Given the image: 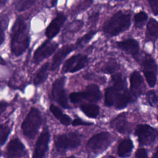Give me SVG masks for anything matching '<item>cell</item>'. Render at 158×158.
<instances>
[{
    "instance_id": "5bb4252c",
    "label": "cell",
    "mask_w": 158,
    "mask_h": 158,
    "mask_svg": "<svg viewBox=\"0 0 158 158\" xmlns=\"http://www.w3.org/2000/svg\"><path fill=\"white\" fill-rule=\"evenodd\" d=\"M130 92L135 98H138L142 94L143 80L140 73L134 71L130 78Z\"/></svg>"
},
{
    "instance_id": "ee69618b",
    "label": "cell",
    "mask_w": 158,
    "mask_h": 158,
    "mask_svg": "<svg viewBox=\"0 0 158 158\" xmlns=\"http://www.w3.org/2000/svg\"><path fill=\"white\" fill-rule=\"evenodd\" d=\"M117 1H123V0H117Z\"/></svg>"
},
{
    "instance_id": "d4e9b609",
    "label": "cell",
    "mask_w": 158,
    "mask_h": 158,
    "mask_svg": "<svg viewBox=\"0 0 158 158\" xmlns=\"http://www.w3.org/2000/svg\"><path fill=\"white\" fill-rule=\"evenodd\" d=\"M36 0H14V6L15 9L20 12L23 11L31 7Z\"/></svg>"
},
{
    "instance_id": "8fae6325",
    "label": "cell",
    "mask_w": 158,
    "mask_h": 158,
    "mask_svg": "<svg viewBox=\"0 0 158 158\" xmlns=\"http://www.w3.org/2000/svg\"><path fill=\"white\" fill-rule=\"evenodd\" d=\"M75 46L73 44H67L62 46L59 49L57 52L54 54L51 64L50 66L51 70H55L57 69L62 63V60L65 58V57L72 51L75 49Z\"/></svg>"
},
{
    "instance_id": "5b68a950",
    "label": "cell",
    "mask_w": 158,
    "mask_h": 158,
    "mask_svg": "<svg viewBox=\"0 0 158 158\" xmlns=\"http://www.w3.org/2000/svg\"><path fill=\"white\" fill-rule=\"evenodd\" d=\"M80 143L81 139L79 135L74 132L59 135L54 139L55 147L59 151L77 148L79 146Z\"/></svg>"
},
{
    "instance_id": "b9f144b4",
    "label": "cell",
    "mask_w": 158,
    "mask_h": 158,
    "mask_svg": "<svg viewBox=\"0 0 158 158\" xmlns=\"http://www.w3.org/2000/svg\"><path fill=\"white\" fill-rule=\"evenodd\" d=\"M7 1V0H0V7L3 6L4 5H5V4L6 3Z\"/></svg>"
},
{
    "instance_id": "ab89813d",
    "label": "cell",
    "mask_w": 158,
    "mask_h": 158,
    "mask_svg": "<svg viewBox=\"0 0 158 158\" xmlns=\"http://www.w3.org/2000/svg\"><path fill=\"white\" fill-rule=\"evenodd\" d=\"M7 105H8L7 103L6 102H4V101L0 102V115L5 110Z\"/></svg>"
},
{
    "instance_id": "44dd1931",
    "label": "cell",
    "mask_w": 158,
    "mask_h": 158,
    "mask_svg": "<svg viewBox=\"0 0 158 158\" xmlns=\"http://www.w3.org/2000/svg\"><path fill=\"white\" fill-rule=\"evenodd\" d=\"M49 67L48 62L43 64L36 72L33 79V83L35 85L43 83L48 77V71Z\"/></svg>"
},
{
    "instance_id": "603a6c76",
    "label": "cell",
    "mask_w": 158,
    "mask_h": 158,
    "mask_svg": "<svg viewBox=\"0 0 158 158\" xmlns=\"http://www.w3.org/2000/svg\"><path fill=\"white\" fill-rule=\"evenodd\" d=\"M112 81L113 83V87L117 91H120L127 89V83L121 73H117L112 75Z\"/></svg>"
},
{
    "instance_id": "60d3db41",
    "label": "cell",
    "mask_w": 158,
    "mask_h": 158,
    "mask_svg": "<svg viewBox=\"0 0 158 158\" xmlns=\"http://www.w3.org/2000/svg\"><path fill=\"white\" fill-rule=\"evenodd\" d=\"M45 1L46 3V5L51 7L54 6L56 3L57 0H45Z\"/></svg>"
},
{
    "instance_id": "30bf717a",
    "label": "cell",
    "mask_w": 158,
    "mask_h": 158,
    "mask_svg": "<svg viewBox=\"0 0 158 158\" xmlns=\"http://www.w3.org/2000/svg\"><path fill=\"white\" fill-rule=\"evenodd\" d=\"M65 20L66 16L60 13L51 21L45 31V35L49 40L53 38L57 35Z\"/></svg>"
},
{
    "instance_id": "9a60e30c",
    "label": "cell",
    "mask_w": 158,
    "mask_h": 158,
    "mask_svg": "<svg viewBox=\"0 0 158 158\" xmlns=\"http://www.w3.org/2000/svg\"><path fill=\"white\" fill-rule=\"evenodd\" d=\"M117 47L126 52L136 56L139 52V44L138 41L134 39H127L116 43Z\"/></svg>"
},
{
    "instance_id": "7a4b0ae2",
    "label": "cell",
    "mask_w": 158,
    "mask_h": 158,
    "mask_svg": "<svg viewBox=\"0 0 158 158\" xmlns=\"http://www.w3.org/2000/svg\"><path fill=\"white\" fill-rule=\"evenodd\" d=\"M130 24V15L119 11L106 22L104 25L103 30L110 36H116L128 29Z\"/></svg>"
},
{
    "instance_id": "d6986e66",
    "label": "cell",
    "mask_w": 158,
    "mask_h": 158,
    "mask_svg": "<svg viewBox=\"0 0 158 158\" xmlns=\"http://www.w3.org/2000/svg\"><path fill=\"white\" fill-rule=\"evenodd\" d=\"M49 109L54 116L57 119H58L62 125L67 126L71 123L70 117L69 115L63 114L62 110L57 106L54 105H51Z\"/></svg>"
},
{
    "instance_id": "3957f363",
    "label": "cell",
    "mask_w": 158,
    "mask_h": 158,
    "mask_svg": "<svg viewBox=\"0 0 158 158\" xmlns=\"http://www.w3.org/2000/svg\"><path fill=\"white\" fill-rule=\"evenodd\" d=\"M41 124V116L39 110L32 107L22 124L23 135L29 139H33L36 135Z\"/></svg>"
},
{
    "instance_id": "1f68e13d",
    "label": "cell",
    "mask_w": 158,
    "mask_h": 158,
    "mask_svg": "<svg viewBox=\"0 0 158 158\" xmlns=\"http://www.w3.org/2000/svg\"><path fill=\"white\" fill-rule=\"evenodd\" d=\"M10 128L6 125H0V146L3 145L7 140L10 133Z\"/></svg>"
},
{
    "instance_id": "e575fe53",
    "label": "cell",
    "mask_w": 158,
    "mask_h": 158,
    "mask_svg": "<svg viewBox=\"0 0 158 158\" xmlns=\"http://www.w3.org/2000/svg\"><path fill=\"white\" fill-rule=\"evenodd\" d=\"M70 100L73 103H78L83 99L82 92H73L69 95Z\"/></svg>"
},
{
    "instance_id": "cb8c5ba5",
    "label": "cell",
    "mask_w": 158,
    "mask_h": 158,
    "mask_svg": "<svg viewBox=\"0 0 158 158\" xmlns=\"http://www.w3.org/2000/svg\"><path fill=\"white\" fill-rule=\"evenodd\" d=\"M117 91L113 86L108 87L105 93V105L110 107L114 104Z\"/></svg>"
},
{
    "instance_id": "6da1fadb",
    "label": "cell",
    "mask_w": 158,
    "mask_h": 158,
    "mask_svg": "<svg viewBox=\"0 0 158 158\" xmlns=\"http://www.w3.org/2000/svg\"><path fill=\"white\" fill-rule=\"evenodd\" d=\"M30 38L27 25L23 19L18 18L11 31L10 49L16 56L22 55L28 48Z\"/></svg>"
},
{
    "instance_id": "d6a6232c",
    "label": "cell",
    "mask_w": 158,
    "mask_h": 158,
    "mask_svg": "<svg viewBox=\"0 0 158 158\" xmlns=\"http://www.w3.org/2000/svg\"><path fill=\"white\" fill-rule=\"evenodd\" d=\"M146 100L148 101L149 104L152 106L156 104L158 101V97H157L156 93L153 90L148 91L146 93Z\"/></svg>"
},
{
    "instance_id": "f35d334b",
    "label": "cell",
    "mask_w": 158,
    "mask_h": 158,
    "mask_svg": "<svg viewBox=\"0 0 158 158\" xmlns=\"http://www.w3.org/2000/svg\"><path fill=\"white\" fill-rule=\"evenodd\" d=\"M135 157L137 158L148 157V153H147L146 149H144L143 148H139L135 152Z\"/></svg>"
},
{
    "instance_id": "e0dca14e",
    "label": "cell",
    "mask_w": 158,
    "mask_h": 158,
    "mask_svg": "<svg viewBox=\"0 0 158 158\" xmlns=\"http://www.w3.org/2000/svg\"><path fill=\"white\" fill-rule=\"evenodd\" d=\"M83 99L88 100L91 102H96L101 98V93L98 85L91 84L86 86V90L82 91Z\"/></svg>"
},
{
    "instance_id": "7c38bea8",
    "label": "cell",
    "mask_w": 158,
    "mask_h": 158,
    "mask_svg": "<svg viewBox=\"0 0 158 158\" xmlns=\"http://www.w3.org/2000/svg\"><path fill=\"white\" fill-rule=\"evenodd\" d=\"M110 127L118 132L125 134L131 131L130 123L128 122L125 113L119 114L110 122Z\"/></svg>"
},
{
    "instance_id": "4dcf8cb0",
    "label": "cell",
    "mask_w": 158,
    "mask_h": 158,
    "mask_svg": "<svg viewBox=\"0 0 158 158\" xmlns=\"http://www.w3.org/2000/svg\"><path fill=\"white\" fill-rule=\"evenodd\" d=\"M118 68V65L117 63L115 60H110L107 62L106 64L104 65V66L102 67L101 70L104 73L111 74L114 73L117 69Z\"/></svg>"
},
{
    "instance_id": "4fadbf2b",
    "label": "cell",
    "mask_w": 158,
    "mask_h": 158,
    "mask_svg": "<svg viewBox=\"0 0 158 158\" xmlns=\"http://www.w3.org/2000/svg\"><path fill=\"white\" fill-rule=\"evenodd\" d=\"M26 154L25 147L17 138L11 140L7 147V155L9 157H20Z\"/></svg>"
},
{
    "instance_id": "52a82bcc",
    "label": "cell",
    "mask_w": 158,
    "mask_h": 158,
    "mask_svg": "<svg viewBox=\"0 0 158 158\" xmlns=\"http://www.w3.org/2000/svg\"><path fill=\"white\" fill-rule=\"evenodd\" d=\"M65 77H62L55 80L52 85V96L54 100L62 107L69 109L70 107L68 104L67 98L64 89V83Z\"/></svg>"
},
{
    "instance_id": "74e56055",
    "label": "cell",
    "mask_w": 158,
    "mask_h": 158,
    "mask_svg": "<svg viewBox=\"0 0 158 158\" xmlns=\"http://www.w3.org/2000/svg\"><path fill=\"white\" fill-rule=\"evenodd\" d=\"M72 125L73 126H78V125H93V123L92 122H85L81 119H80V118H77L74 119L72 122Z\"/></svg>"
},
{
    "instance_id": "f1b7e54d",
    "label": "cell",
    "mask_w": 158,
    "mask_h": 158,
    "mask_svg": "<svg viewBox=\"0 0 158 158\" xmlns=\"http://www.w3.org/2000/svg\"><path fill=\"white\" fill-rule=\"evenodd\" d=\"M143 73L149 86L151 88L154 87L156 85L157 81L156 72L151 70H143Z\"/></svg>"
},
{
    "instance_id": "9c48e42d",
    "label": "cell",
    "mask_w": 158,
    "mask_h": 158,
    "mask_svg": "<svg viewBox=\"0 0 158 158\" xmlns=\"http://www.w3.org/2000/svg\"><path fill=\"white\" fill-rule=\"evenodd\" d=\"M50 139V134L47 130H44L39 136L35 148L33 157L40 158L43 157L48 149V144Z\"/></svg>"
},
{
    "instance_id": "f546056e",
    "label": "cell",
    "mask_w": 158,
    "mask_h": 158,
    "mask_svg": "<svg viewBox=\"0 0 158 158\" xmlns=\"http://www.w3.org/2000/svg\"><path fill=\"white\" fill-rule=\"evenodd\" d=\"M96 31H90L86 34H85V35H83V36H81V38H78L75 44L76 46L81 47L85 44L88 43L91 40V39L93 37V36L96 34Z\"/></svg>"
},
{
    "instance_id": "ffe728a7",
    "label": "cell",
    "mask_w": 158,
    "mask_h": 158,
    "mask_svg": "<svg viewBox=\"0 0 158 158\" xmlns=\"http://www.w3.org/2000/svg\"><path fill=\"white\" fill-rule=\"evenodd\" d=\"M146 37L149 40H156L158 38V22L151 19L147 25Z\"/></svg>"
},
{
    "instance_id": "8d00e7d4",
    "label": "cell",
    "mask_w": 158,
    "mask_h": 158,
    "mask_svg": "<svg viewBox=\"0 0 158 158\" xmlns=\"http://www.w3.org/2000/svg\"><path fill=\"white\" fill-rule=\"evenodd\" d=\"M151 8L155 15H158V0H148Z\"/></svg>"
},
{
    "instance_id": "7bdbcfd3",
    "label": "cell",
    "mask_w": 158,
    "mask_h": 158,
    "mask_svg": "<svg viewBox=\"0 0 158 158\" xmlns=\"http://www.w3.org/2000/svg\"><path fill=\"white\" fill-rule=\"evenodd\" d=\"M152 157H158V151L156 152Z\"/></svg>"
},
{
    "instance_id": "f6af8a7d",
    "label": "cell",
    "mask_w": 158,
    "mask_h": 158,
    "mask_svg": "<svg viewBox=\"0 0 158 158\" xmlns=\"http://www.w3.org/2000/svg\"><path fill=\"white\" fill-rule=\"evenodd\" d=\"M0 155H1V152H0Z\"/></svg>"
},
{
    "instance_id": "d590c367",
    "label": "cell",
    "mask_w": 158,
    "mask_h": 158,
    "mask_svg": "<svg viewBox=\"0 0 158 158\" xmlns=\"http://www.w3.org/2000/svg\"><path fill=\"white\" fill-rule=\"evenodd\" d=\"M5 20L0 16V45L4 42L5 38Z\"/></svg>"
},
{
    "instance_id": "ac0fdd59",
    "label": "cell",
    "mask_w": 158,
    "mask_h": 158,
    "mask_svg": "<svg viewBox=\"0 0 158 158\" xmlns=\"http://www.w3.org/2000/svg\"><path fill=\"white\" fill-rule=\"evenodd\" d=\"M133 148V142L130 139H125L122 141L118 148L117 153L120 157H125L128 156L132 151Z\"/></svg>"
},
{
    "instance_id": "7402d4cb",
    "label": "cell",
    "mask_w": 158,
    "mask_h": 158,
    "mask_svg": "<svg viewBox=\"0 0 158 158\" xmlns=\"http://www.w3.org/2000/svg\"><path fill=\"white\" fill-rule=\"evenodd\" d=\"M83 112L89 118H96L99 113V107L94 104H83L80 106Z\"/></svg>"
},
{
    "instance_id": "ba28073f",
    "label": "cell",
    "mask_w": 158,
    "mask_h": 158,
    "mask_svg": "<svg viewBox=\"0 0 158 158\" xmlns=\"http://www.w3.org/2000/svg\"><path fill=\"white\" fill-rule=\"evenodd\" d=\"M58 47V44L56 42L48 40L43 42L34 52L33 61L35 64H38L43 59L48 57L56 51Z\"/></svg>"
},
{
    "instance_id": "836d02e7",
    "label": "cell",
    "mask_w": 158,
    "mask_h": 158,
    "mask_svg": "<svg viewBox=\"0 0 158 158\" xmlns=\"http://www.w3.org/2000/svg\"><path fill=\"white\" fill-rule=\"evenodd\" d=\"M147 18H148L147 14L144 12L141 11V12L137 13L135 15V23L137 25H139L141 23H143L144 22H145Z\"/></svg>"
},
{
    "instance_id": "2e32d148",
    "label": "cell",
    "mask_w": 158,
    "mask_h": 158,
    "mask_svg": "<svg viewBox=\"0 0 158 158\" xmlns=\"http://www.w3.org/2000/svg\"><path fill=\"white\" fill-rule=\"evenodd\" d=\"M116 91L117 94L114 104L117 109H122L125 108L129 102L133 101V96L131 94V92L128 91L127 89L120 91L116 90Z\"/></svg>"
},
{
    "instance_id": "4316f807",
    "label": "cell",
    "mask_w": 158,
    "mask_h": 158,
    "mask_svg": "<svg viewBox=\"0 0 158 158\" xmlns=\"http://www.w3.org/2000/svg\"><path fill=\"white\" fill-rule=\"evenodd\" d=\"M88 59L86 56H82L81 54L80 55L78 59H77L74 67L70 70V73L76 72L83 68H84L88 64Z\"/></svg>"
},
{
    "instance_id": "83f0119b",
    "label": "cell",
    "mask_w": 158,
    "mask_h": 158,
    "mask_svg": "<svg viewBox=\"0 0 158 158\" xmlns=\"http://www.w3.org/2000/svg\"><path fill=\"white\" fill-rule=\"evenodd\" d=\"M80 55V54L73 55L72 57H70L69 59H68L64 64V65L62 67V72L64 73L70 72L72 69L74 67Z\"/></svg>"
},
{
    "instance_id": "8992f818",
    "label": "cell",
    "mask_w": 158,
    "mask_h": 158,
    "mask_svg": "<svg viewBox=\"0 0 158 158\" xmlns=\"http://www.w3.org/2000/svg\"><path fill=\"white\" fill-rule=\"evenodd\" d=\"M135 135L141 145H149L156 139L157 130L148 125H138L136 127Z\"/></svg>"
},
{
    "instance_id": "277c9868",
    "label": "cell",
    "mask_w": 158,
    "mask_h": 158,
    "mask_svg": "<svg viewBox=\"0 0 158 158\" xmlns=\"http://www.w3.org/2000/svg\"><path fill=\"white\" fill-rule=\"evenodd\" d=\"M113 138L108 132H102L92 136L87 142L86 148L89 152L99 154L112 144Z\"/></svg>"
},
{
    "instance_id": "484cf974",
    "label": "cell",
    "mask_w": 158,
    "mask_h": 158,
    "mask_svg": "<svg viewBox=\"0 0 158 158\" xmlns=\"http://www.w3.org/2000/svg\"><path fill=\"white\" fill-rule=\"evenodd\" d=\"M141 65L143 66V70H151V71L157 72V64L154 61V60L149 55H146L145 56V58L143 60Z\"/></svg>"
}]
</instances>
